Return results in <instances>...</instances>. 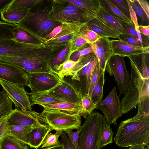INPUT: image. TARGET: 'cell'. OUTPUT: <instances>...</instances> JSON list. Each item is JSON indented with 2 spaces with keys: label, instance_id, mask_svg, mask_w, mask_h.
Wrapping results in <instances>:
<instances>
[{
  "label": "cell",
  "instance_id": "cell-57",
  "mask_svg": "<svg viewBox=\"0 0 149 149\" xmlns=\"http://www.w3.org/2000/svg\"><path fill=\"white\" fill-rule=\"evenodd\" d=\"M139 30L141 33L144 35L149 37V26H139Z\"/></svg>",
  "mask_w": 149,
  "mask_h": 149
},
{
  "label": "cell",
  "instance_id": "cell-1",
  "mask_svg": "<svg viewBox=\"0 0 149 149\" xmlns=\"http://www.w3.org/2000/svg\"><path fill=\"white\" fill-rule=\"evenodd\" d=\"M64 46L50 45L45 42L32 43L26 51L19 54L0 56V60L14 65L29 73L52 71L51 61Z\"/></svg>",
  "mask_w": 149,
  "mask_h": 149
},
{
  "label": "cell",
  "instance_id": "cell-15",
  "mask_svg": "<svg viewBox=\"0 0 149 149\" xmlns=\"http://www.w3.org/2000/svg\"><path fill=\"white\" fill-rule=\"evenodd\" d=\"M86 23L62 24L60 32L53 38L45 42L48 44L55 45H64L71 43L79 36L81 29Z\"/></svg>",
  "mask_w": 149,
  "mask_h": 149
},
{
  "label": "cell",
  "instance_id": "cell-20",
  "mask_svg": "<svg viewBox=\"0 0 149 149\" xmlns=\"http://www.w3.org/2000/svg\"><path fill=\"white\" fill-rule=\"evenodd\" d=\"M32 43L19 42L14 39L0 41V56L19 54L28 50Z\"/></svg>",
  "mask_w": 149,
  "mask_h": 149
},
{
  "label": "cell",
  "instance_id": "cell-41",
  "mask_svg": "<svg viewBox=\"0 0 149 149\" xmlns=\"http://www.w3.org/2000/svg\"><path fill=\"white\" fill-rule=\"evenodd\" d=\"M79 36L84 38L88 44L95 42L100 38L96 33L88 29L86 25L81 29Z\"/></svg>",
  "mask_w": 149,
  "mask_h": 149
},
{
  "label": "cell",
  "instance_id": "cell-17",
  "mask_svg": "<svg viewBox=\"0 0 149 149\" xmlns=\"http://www.w3.org/2000/svg\"><path fill=\"white\" fill-rule=\"evenodd\" d=\"M110 42L113 55L124 57L149 52V47L135 46L120 39L112 40Z\"/></svg>",
  "mask_w": 149,
  "mask_h": 149
},
{
  "label": "cell",
  "instance_id": "cell-23",
  "mask_svg": "<svg viewBox=\"0 0 149 149\" xmlns=\"http://www.w3.org/2000/svg\"><path fill=\"white\" fill-rule=\"evenodd\" d=\"M96 17L112 29L122 34H125L124 23L109 13L100 5L96 13Z\"/></svg>",
  "mask_w": 149,
  "mask_h": 149
},
{
  "label": "cell",
  "instance_id": "cell-47",
  "mask_svg": "<svg viewBox=\"0 0 149 149\" xmlns=\"http://www.w3.org/2000/svg\"><path fill=\"white\" fill-rule=\"evenodd\" d=\"M91 53H93V52L91 47L89 44L86 47L72 53L70 55L69 59L77 61L81 57Z\"/></svg>",
  "mask_w": 149,
  "mask_h": 149
},
{
  "label": "cell",
  "instance_id": "cell-7",
  "mask_svg": "<svg viewBox=\"0 0 149 149\" xmlns=\"http://www.w3.org/2000/svg\"><path fill=\"white\" fill-rule=\"evenodd\" d=\"M97 62L91 53L80 58L76 65L71 79L82 97L89 93L91 74Z\"/></svg>",
  "mask_w": 149,
  "mask_h": 149
},
{
  "label": "cell",
  "instance_id": "cell-16",
  "mask_svg": "<svg viewBox=\"0 0 149 149\" xmlns=\"http://www.w3.org/2000/svg\"><path fill=\"white\" fill-rule=\"evenodd\" d=\"M89 44L97 59L100 68L105 71L107 62L113 55L110 40L100 37L95 42Z\"/></svg>",
  "mask_w": 149,
  "mask_h": 149
},
{
  "label": "cell",
  "instance_id": "cell-13",
  "mask_svg": "<svg viewBox=\"0 0 149 149\" xmlns=\"http://www.w3.org/2000/svg\"><path fill=\"white\" fill-rule=\"evenodd\" d=\"M59 79L52 71L29 73L28 86L32 92L47 91L55 86Z\"/></svg>",
  "mask_w": 149,
  "mask_h": 149
},
{
  "label": "cell",
  "instance_id": "cell-26",
  "mask_svg": "<svg viewBox=\"0 0 149 149\" xmlns=\"http://www.w3.org/2000/svg\"><path fill=\"white\" fill-rule=\"evenodd\" d=\"M149 79H144L141 94L137 104L138 113L143 116L149 115Z\"/></svg>",
  "mask_w": 149,
  "mask_h": 149
},
{
  "label": "cell",
  "instance_id": "cell-38",
  "mask_svg": "<svg viewBox=\"0 0 149 149\" xmlns=\"http://www.w3.org/2000/svg\"><path fill=\"white\" fill-rule=\"evenodd\" d=\"M17 26V24L0 21V41L6 40L14 39L13 30Z\"/></svg>",
  "mask_w": 149,
  "mask_h": 149
},
{
  "label": "cell",
  "instance_id": "cell-54",
  "mask_svg": "<svg viewBox=\"0 0 149 149\" xmlns=\"http://www.w3.org/2000/svg\"><path fill=\"white\" fill-rule=\"evenodd\" d=\"M62 25L59 26L55 28L46 37H45L43 39L44 42H45L53 38L61 31L62 28Z\"/></svg>",
  "mask_w": 149,
  "mask_h": 149
},
{
  "label": "cell",
  "instance_id": "cell-19",
  "mask_svg": "<svg viewBox=\"0 0 149 149\" xmlns=\"http://www.w3.org/2000/svg\"><path fill=\"white\" fill-rule=\"evenodd\" d=\"M86 28L97 33L100 37L119 38L121 34L112 29L97 18L96 17L88 22Z\"/></svg>",
  "mask_w": 149,
  "mask_h": 149
},
{
  "label": "cell",
  "instance_id": "cell-45",
  "mask_svg": "<svg viewBox=\"0 0 149 149\" xmlns=\"http://www.w3.org/2000/svg\"><path fill=\"white\" fill-rule=\"evenodd\" d=\"M9 114L4 115L0 118V146L4 137L8 134L9 125L8 120Z\"/></svg>",
  "mask_w": 149,
  "mask_h": 149
},
{
  "label": "cell",
  "instance_id": "cell-22",
  "mask_svg": "<svg viewBox=\"0 0 149 149\" xmlns=\"http://www.w3.org/2000/svg\"><path fill=\"white\" fill-rule=\"evenodd\" d=\"M51 130L49 127L42 124L34 126L29 134L28 145L31 148L38 149L41 146L47 134Z\"/></svg>",
  "mask_w": 149,
  "mask_h": 149
},
{
  "label": "cell",
  "instance_id": "cell-3",
  "mask_svg": "<svg viewBox=\"0 0 149 149\" xmlns=\"http://www.w3.org/2000/svg\"><path fill=\"white\" fill-rule=\"evenodd\" d=\"M21 111L51 130L65 132L69 130H77L81 127L82 116L80 114H70L58 111L43 110L41 113L32 110Z\"/></svg>",
  "mask_w": 149,
  "mask_h": 149
},
{
  "label": "cell",
  "instance_id": "cell-46",
  "mask_svg": "<svg viewBox=\"0 0 149 149\" xmlns=\"http://www.w3.org/2000/svg\"><path fill=\"white\" fill-rule=\"evenodd\" d=\"M89 45L86 40L82 36H79L71 44V54L73 52L81 49Z\"/></svg>",
  "mask_w": 149,
  "mask_h": 149
},
{
  "label": "cell",
  "instance_id": "cell-8",
  "mask_svg": "<svg viewBox=\"0 0 149 149\" xmlns=\"http://www.w3.org/2000/svg\"><path fill=\"white\" fill-rule=\"evenodd\" d=\"M131 64L130 78L127 92L120 102L123 114L127 113L135 108L141 94L144 79L136 67Z\"/></svg>",
  "mask_w": 149,
  "mask_h": 149
},
{
  "label": "cell",
  "instance_id": "cell-52",
  "mask_svg": "<svg viewBox=\"0 0 149 149\" xmlns=\"http://www.w3.org/2000/svg\"><path fill=\"white\" fill-rule=\"evenodd\" d=\"M126 1L129 8L130 20L134 24L137 32L140 31L139 30V26L135 13L132 8L128 0H126Z\"/></svg>",
  "mask_w": 149,
  "mask_h": 149
},
{
  "label": "cell",
  "instance_id": "cell-36",
  "mask_svg": "<svg viewBox=\"0 0 149 149\" xmlns=\"http://www.w3.org/2000/svg\"><path fill=\"white\" fill-rule=\"evenodd\" d=\"M136 15L139 26L149 25V18L145 13L138 0H128Z\"/></svg>",
  "mask_w": 149,
  "mask_h": 149
},
{
  "label": "cell",
  "instance_id": "cell-55",
  "mask_svg": "<svg viewBox=\"0 0 149 149\" xmlns=\"http://www.w3.org/2000/svg\"><path fill=\"white\" fill-rule=\"evenodd\" d=\"M148 17L149 18V4L146 0H138Z\"/></svg>",
  "mask_w": 149,
  "mask_h": 149
},
{
  "label": "cell",
  "instance_id": "cell-49",
  "mask_svg": "<svg viewBox=\"0 0 149 149\" xmlns=\"http://www.w3.org/2000/svg\"><path fill=\"white\" fill-rule=\"evenodd\" d=\"M77 130L76 132H73L70 130L65 132L74 149H79L78 143L80 128Z\"/></svg>",
  "mask_w": 149,
  "mask_h": 149
},
{
  "label": "cell",
  "instance_id": "cell-14",
  "mask_svg": "<svg viewBox=\"0 0 149 149\" xmlns=\"http://www.w3.org/2000/svg\"><path fill=\"white\" fill-rule=\"evenodd\" d=\"M29 73L12 64L0 60V79L21 86H28Z\"/></svg>",
  "mask_w": 149,
  "mask_h": 149
},
{
  "label": "cell",
  "instance_id": "cell-59",
  "mask_svg": "<svg viewBox=\"0 0 149 149\" xmlns=\"http://www.w3.org/2000/svg\"><path fill=\"white\" fill-rule=\"evenodd\" d=\"M41 149H63V146L61 144L56 146L45 148Z\"/></svg>",
  "mask_w": 149,
  "mask_h": 149
},
{
  "label": "cell",
  "instance_id": "cell-31",
  "mask_svg": "<svg viewBox=\"0 0 149 149\" xmlns=\"http://www.w3.org/2000/svg\"><path fill=\"white\" fill-rule=\"evenodd\" d=\"M78 61H75L68 59L58 66L53 72L56 74L60 79L72 76Z\"/></svg>",
  "mask_w": 149,
  "mask_h": 149
},
{
  "label": "cell",
  "instance_id": "cell-21",
  "mask_svg": "<svg viewBox=\"0 0 149 149\" xmlns=\"http://www.w3.org/2000/svg\"><path fill=\"white\" fill-rule=\"evenodd\" d=\"M8 121L9 125L33 127L40 124L34 118L16 108L13 109L9 114Z\"/></svg>",
  "mask_w": 149,
  "mask_h": 149
},
{
  "label": "cell",
  "instance_id": "cell-27",
  "mask_svg": "<svg viewBox=\"0 0 149 149\" xmlns=\"http://www.w3.org/2000/svg\"><path fill=\"white\" fill-rule=\"evenodd\" d=\"M100 5L110 14L123 22L134 25V24L109 0H99Z\"/></svg>",
  "mask_w": 149,
  "mask_h": 149
},
{
  "label": "cell",
  "instance_id": "cell-33",
  "mask_svg": "<svg viewBox=\"0 0 149 149\" xmlns=\"http://www.w3.org/2000/svg\"><path fill=\"white\" fill-rule=\"evenodd\" d=\"M14 40L22 43H36L42 42L18 26L13 30Z\"/></svg>",
  "mask_w": 149,
  "mask_h": 149
},
{
  "label": "cell",
  "instance_id": "cell-2",
  "mask_svg": "<svg viewBox=\"0 0 149 149\" xmlns=\"http://www.w3.org/2000/svg\"><path fill=\"white\" fill-rule=\"evenodd\" d=\"M114 141L120 147L137 145L148 147L149 115L137 113L134 117L121 122Z\"/></svg>",
  "mask_w": 149,
  "mask_h": 149
},
{
  "label": "cell",
  "instance_id": "cell-28",
  "mask_svg": "<svg viewBox=\"0 0 149 149\" xmlns=\"http://www.w3.org/2000/svg\"><path fill=\"white\" fill-rule=\"evenodd\" d=\"M71 44L72 42L64 46L52 58L50 66L52 72L58 66L69 59Z\"/></svg>",
  "mask_w": 149,
  "mask_h": 149
},
{
  "label": "cell",
  "instance_id": "cell-40",
  "mask_svg": "<svg viewBox=\"0 0 149 149\" xmlns=\"http://www.w3.org/2000/svg\"><path fill=\"white\" fill-rule=\"evenodd\" d=\"M61 132L56 131L54 134L50 132L48 133L41 144V149L61 145L58 139L61 136Z\"/></svg>",
  "mask_w": 149,
  "mask_h": 149
},
{
  "label": "cell",
  "instance_id": "cell-60",
  "mask_svg": "<svg viewBox=\"0 0 149 149\" xmlns=\"http://www.w3.org/2000/svg\"><path fill=\"white\" fill-rule=\"evenodd\" d=\"M144 149H148V148H144Z\"/></svg>",
  "mask_w": 149,
  "mask_h": 149
},
{
  "label": "cell",
  "instance_id": "cell-4",
  "mask_svg": "<svg viewBox=\"0 0 149 149\" xmlns=\"http://www.w3.org/2000/svg\"><path fill=\"white\" fill-rule=\"evenodd\" d=\"M107 124L104 116L97 111L88 115L80 128L79 149H101L102 133Z\"/></svg>",
  "mask_w": 149,
  "mask_h": 149
},
{
  "label": "cell",
  "instance_id": "cell-37",
  "mask_svg": "<svg viewBox=\"0 0 149 149\" xmlns=\"http://www.w3.org/2000/svg\"><path fill=\"white\" fill-rule=\"evenodd\" d=\"M40 0H13L5 10H29Z\"/></svg>",
  "mask_w": 149,
  "mask_h": 149
},
{
  "label": "cell",
  "instance_id": "cell-48",
  "mask_svg": "<svg viewBox=\"0 0 149 149\" xmlns=\"http://www.w3.org/2000/svg\"><path fill=\"white\" fill-rule=\"evenodd\" d=\"M109 0L125 15L130 20L129 8L126 0Z\"/></svg>",
  "mask_w": 149,
  "mask_h": 149
},
{
  "label": "cell",
  "instance_id": "cell-56",
  "mask_svg": "<svg viewBox=\"0 0 149 149\" xmlns=\"http://www.w3.org/2000/svg\"><path fill=\"white\" fill-rule=\"evenodd\" d=\"M13 0H0V13L6 10Z\"/></svg>",
  "mask_w": 149,
  "mask_h": 149
},
{
  "label": "cell",
  "instance_id": "cell-25",
  "mask_svg": "<svg viewBox=\"0 0 149 149\" xmlns=\"http://www.w3.org/2000/svg\"><path fill=\"white\" fill-rule=\"evenodd\" d=\"M32 106L36 104H52L64 102L49 95L47 91L28 93Z\"/></svg>",
  "mask_w": 149,
  "mask_h": 149
},
{
  "label": "cell",
  "instance_id": "cell-11",
  "mask_svg": "<svg viewBox=\"0 0 149 149\" xmlns=\"http://www.w3.org/2000/svg\"><path fill=\"white\" fill-rule=\"evenodd\" d=\"M97 109L103 113L107 124H114L117 126V120L122 116L120 102L115 86L107 96L97 106Z\"/></svg>",
  "mask_w": 149,
  "mask_h": 149
},
{
  "label": "cell",
  "instance_id": "cell-44",
  "mask_svg": "<svg viewBox=\"0 0 149 149\" xmlns=\"http://www.w3.org/2000/svg\"><path fill=\"white\" fill-rule=\"evenodd\" d=\"M104 72L105 71H103L100 68L98 61L93 71L91 76L88 93L89 95L100 77Z\"/></svg>",
  "mask_w": 149,
  "mask_h": 149
},
{
  "label": "cell",
  "instance_id": "cell-5",
  "mask_svg": "<svg viewBox=\"0 0 149 149\" xmlns=\"http://www.w3.org/2000/svg\"><path fill=\"white\" fill-rule=\"evenodd\" d=\"M36 4L29 10L26 15L17 24L41 42H44L43 39L54 28L62 24L49 20L48 12L37 10Z\"/></svg>",
  "mask_w": 149,
  "mask_h": 149
},
{
  "label": "cell",
  "instance_id": "cell-10",
  "mask_svg": "<svg viewBox=\"0 0 149 149\" xmlns=\"http://www.w3.org/2000/svg\"><path fill=\"white\" fill-rule=\"evenodd\" d=\"M0 84L16 109L31 111L32 105L28 93L24 86L0 79Z\"/></svg>",
  "mask_w": 149,
  "mask_h": 149
},
{
  "label": "cell",
  "instance_id": "cell-43",
  "mask_svg": "<svg viewBox=\"0 0 149 149\" xmlns=\"http://www.w3.org/2000/svg\"><path fill=\"white\" fill-rule=\"evenodd\" d=\"M81 105L85 113L87 115L91 114L97 106L92 101L88 94L82 97Z\"/></svg>",
  "mask_w": 149,
  "mask_h": 149
},
{
  "label": "cell",
  "instance_id": "cell-24",
  "mask_svg": "<svg viewBox=\"0 0 149 149\" xmlns=\"http://www.w3.org/2000/svg\"><path fill=\"white\" fill-rule=\"evenodd\" d=\"M144 79H149V52L127 56Z\"/></svg>",
  "mask_w": 149,
  "mask_h": 149
},
{
  "label": "cell",
  "instance_id": "cell-42",
  "mask_svg": "<svg viewBox=\"0 0 149 149\" xmlns=\"http://www.w3.org/2000/svg\"><path fill=\"white\" fill-rule=\"evenodd\" d=\"M110 125L107 124L102 130L101 137L102 147L113 142V132Z\"/></svg>",
  "mask_w": 149,
  "mask_h": 149
},
{
  "label": "cell",
  "instance_id": "cell-51",
  "mask_svg": "<svg viewBox=\"0 0 149 149\" xmlns=\"http://www.w3.org/2000/svg\"><path fill=\"white\" fill-rule=\"evenodd\" d=\"M61 137L59 141L61 144L63 146V149H74L65 132H62Z\"/></svg>",
  "mask_w": 149,
  "mask_h": 149
},
{
  "label": "cell",
  "instance_id": "cell-29",
  "mask_svg": "<svg viewBox=\"0 0 149 149\" xmlns=\"http://www.w3.org/2000/svg\"><path fill=\"white\" fill-rule=\"evenodd\" d=\"M33 127L20 125H9L8 134L28 145L29 134Z\"/></svg>",
  "mask_w": 149,
  "mask_h": 149
},
{
  "label": "cell",
  "instance_id": "cell-50",
  "mask_svg": "<svg viewBox=\"0 0 149 149\" xmlns=\"http://www.w3.org/2000/svg\"><path fill=\"white\" fill-rule=\"evenodd\" d=\"M118 39L121 40L133 45L143 47H147L141 44L138 38L127 34L120 35L119 36Z\"/></svg>",
  "mask_w": 149,
  "mask_h": 149
},
{
  "label": "cell",
  "instance_id": "cell-32",
  "mask_svg": "<svg viewBox=\"0 0 149 149\" xmlns=\"http://www.w3.org/2000/svg\"><path fill=\"white\" fill-rule=\"evenodd\" d=\"M0 149H29L27 145L10 134H7L3 139Z\"/></svg>",
  "mask_w": 149,
  "mask_h": 149
},
{
  "label": "cell",
  "instance_id": "cell-30",
  "mask_svg": "<svg viewBox=\"0 0 149 149\" xmlns=\"http://www.w3.org/2000/svg\"><path fill=\"white\" fill-rule=\"evenodd\" d=\"M29 10H5L0 13L1 18L6 22L18 24L26 15Z\"/></svg>",
  "mask_w": 149,
  "mask_h": 149
},
{
  "label": "cell",
  "instance_id": "cell-9",
  "mask_svg": "<svg viewBox=\"0 0 149 149\" xmlns=\"http://www.w3.org/2000/svg\"><path fill=\"white\" fill-rule=\"evenodd\" d=\"M105 70L110 76L114 75L119 94L127 92L130 74L126 68L124 57L113 55L108 61Z\"/></svg>",
  "mask_w": 149,
  "mask_h": 149
},
{
  "label": "cell",
  "instance_id": "cell-53",
  "mask_svg": "<svg viewBox=\"0 0 149 149\" xmlns=\"http://www.w3.org/2000/svg\"><path fill=\"white\" fill-rule=\"evenodd\" d=\"M123 26L125 34L138 38L137 32L134 26L124 23Z\"/></svg>",
  "mask_w": 149,
  "mask_h": 149
},
{
  "label": "cell",
  "instance_id": "cell-35",
  "mask_svg": "<svg viewBox=\"0 0 149 149\" xmlns=\"http://www.w3.org/2000/svg\"><path fill=\"white\" fill-rule=\"evenodd\" d=\"M69 3L96 14L100 4L99 0H66Z\"/></svg>",
  "mask_w": 149,
  "mask_h": 149
},
{
  "label": "cell",
  "instance_id": "cell-18",
  "mask_svg": "<svg viewBox=\"0 0 149 149\" xmlns=\"http://www.w3.org/2000/svg\"><path fill=\"white\" fill-rule=\"evenodd\" d=\"M43 110L58 111L70 114H80L86 118L87 115L85 113L81 104L63 102L52 104H41Z\"/></svg>",
  "mask_w": 149,
  "mask_h": 149
},
{
  "label": "cell",
  "instance_id": "cell-39",
  "mask_svg": "<svg viewBox=\"0 0 149 149\" xmlns=\"http://www.w3.org/2000/svg\"><path fill=\"white\" fill-rule=\"evenodd\" d=\"M12 103L3 90L0 92V118L13 110Z\"/></svg>",
  "mask_w": 149,
  "mask_h": 149
},
{
  "label": "cell",
  "instance_id": "cell-58",
  "mask_svg": "<svg viewBox=\"0 0 149 149\" xmlns=\"http://www.w3.org/2000/svg\"><path fill=\"white\" fill-rule=\"evenodd\" d=\"M145 145H137L135 146H132L127 149H144Z\"/></svg>",
  "mask_w": 149,
  "mask_h": 149
},
{
  "label": "cell",
  "instance_id": "cell-6",
  "mask_svg": "<svg viewBox=\"0 0 149 149\" xmlns=\"http://www.w3.org/2000/svg\"><path fill=\"white\" fill-rule=\"evenodd\" d=\"M48 12L50 20L62 24L68 23H87L96 17V14L71 4L65 0L53 1Z\"/></svg>",
  "mask_w": 149,
  "mask_h": 149
},
{
  "label": "cell",
  "instance_id": "cell-34",
  "mask_svg": "<svg viewBox=\"0 0 149 149\" xmlns=\"http://www.w3.org/2000/svg\"><path fill=\"white\" fill-rule=\"evenodd\" d=\"M105 72L101 75L90 95L92 102L97 106L102 101L103 95V86L105 83Z\"/></svg>",
  "mask_w": 149,
  "mask_h": 149
},
{
  "label": "cell",
  "instance_id": "cell-12",
  "mask_svg": "<svg viewBox=\"0 0 149 149\" xmlns=\"http://www.w3.org/2000/svg\"><path fill=\"white\" fill-rule=\"evenodd\" d=\"M47 91L49 95L63 101L81 104V95L72 83L64 78L59 79L57 84Z\"/></svg>",
  "mask_w": 149,
  "mask_h": 149
}]
</instances>
